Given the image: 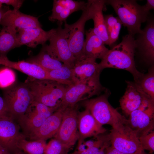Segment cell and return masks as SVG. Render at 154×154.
I'll return each instance as SVG.
<instances>
[{"instance_id": "cell-30", "label": "cell", "mask_w": 154, "mask_h": 154, "mask_svg": "<svg viewBox=\"0 0 154 154\" xmlns=\"http://www.w3.org/2000/svg\"><path fill=\"white\" fill-rule=\"evenodd\" d=\"M71 148L54 138L46 143L43 154H66Z\"/></svg>"}, {"instance_id": "cell-29", "label": "cell", "mask_w": 154, "mask_h": 154, "mask_svg": "<svg viewBox=\"0 0 154 154\" xmlns=\"http://www.w3.org/2000/svg\"><path fill=\"white\" fill-rule=\"evenodd\" d=\"M136 84L144 92L154 100V64L151 66L148 72L144 74L139 83Z\"/></svg>"}, {"instance_id": "cell-26", "label": "cell", "mask_w": 154, "mask_h": 154, "mask_svg": "<svg viewBox=\"0 0 154 154\" xmlns=\"http://www.w3.org/2000/svg\"><path fill=\"white\" fill-rule=\"evenodd\" d=\"M51 80L66 86H71L75 84L73 68L63 64L61 67L48 72Z\"/></svg>"}, {"instance_id": "cell-1", "label": "cell", "mask_w": 154, "mask_h": 154, "mask_svg": "<svg viewBox=\"0 0 154 154\" xmlns=\"http://www.w3.org/2000/svg\"><path fill=\"white\" fill-rule=\"evenodd\" d=\"M135 48L134 37L129 34L123 36L121 42L109 50L98 63L100 70L101 71L106 68L125 70L132 74L134 82L138 84L144 74L136 68Z\"/></svg>"}, {"instance_id": "cell-28", "label": "cell", "mask_w": 154, "mask_h": 154, "mask_svg": "<svg viewBox=\"0 0 154 154\" xmlns=\"http://www.w3.org/2000/svg\"><path fill=\"white\" fill-rule=\"evenodd\" d=\"M104 17L109 37L108 45L111 47L118 39L122 25L117 17H115L112 15Z\"/></svg>"}, {"instance_id": "cell-33", "label": "cell", "mask_w": 154, "mask_h": 154, "mask_svg": "<svg viewBox=\"0 0 154 154\" xmlns=\"http://www.w3.org/2000/svg\"><path fill=\"white\" fill-rule=\"evenodd\" d=\"M58 4L73 13L79 11H83L86 7L87 2L72 0H55Z\"/></svg>"}, {"instance_id": "cell-25", "label": "cell", "mask_w": 154, "mask_h": 154, "mask_svg": "<svg viewBox=\"0 0 154 154\" xmlns=\"http://www.w3.org/2000/svg\"><path fill=\"white\" fill-rule=\"evenodd\" d=\"M26 61L38 65L47 72L58 68L63 65L61 62L51 56L43 46L37 55Z\"/></svg>"}, {"instance_id": "cell-37", "label": "cell", "mask_w": 154, "mask_h": 154, "mask_svg": "<svg viewBox=\"0 0 154 154\" xmlns=\"http://www.w3.org/2000/svg\"><path fill=\"white\" fill-rule=\"evenodd\" d=\"M7 117H11L3 98L0 96V118Z\"/></svg>"}, {"instance_id": "cell-16", "label": "cell", "mask_w": 154, "mask_h": 154, "mask_svg": "<svg viewBox=\"0 0 154 154\" xmlns=\"http://www.w3.org/2000/svg\"><path fill=\"white\" fill-rule=\"evenodd\" d=\"M78 139L84 140L106 133L107 130L99 124L87 109L78 112Z\"/></svg>"}, {"instance_id": "cell-7", "label": "cell", "mask_w": 154, "mask_h": 154, "mask_svg": "<svg viewBox=\"0 0 154 154\" xmlns=\"http://www.w3.org/2000/svg\"><path fill=\"white\" fill-rule=\"evenodd\" d=\"M107 90L101 84L100 77L67 86L60 106H74L80 101L89 99L95 95H98Z\"/></svg>"}, {"instance_id": "cell-2", "label": "cell", "mask_w": 154, "mask_h": 154, "mask_svg": "<svg viewBox=\"0 0 154 154\" xmlns=\"http://www.w3.org/2000/svg\"><path fill=\"white\" fill-rule=\"evenodd\" d=\"M106 3L113 8L122 25L127 27L129 34L133 36L142 32V23L151 15L144 5L135 0H108Z\"/></svg>"}, {"instance_id": "cell-13", "label": "cell", "mask_w": 154, "mask_h": 154, "mask_svg": "<svg viewBox=\"0 0 154 154\" xmlns=\"http://www.w3.org/2000/svg\"><path fill=\"white\" fill-rule=\"evenodd\" d=\"M18 123L10 117L0 118V145L7 149L11 154L20 150L18 147L19 140L25 136L20 131Z\"/></svg>"}, {"instance_id": "cell-22", "label": "cell", "mask_w": 154, "mask_h": 154, "mask_svg": "<svg viewBox=\"0 0 154 154\" xmlns=\"http://www.w3.org/2000/svg\"><path fill=\"white\" fill-rule=\"evenodd\" d=\"M126 82L127 87L119 102L123 113L129 116L131 112L138 109L141 103V96L134 82Z\"/></svg>"}, {"instance_id": "cell-11", "label": "cell", "mask_w": 154, "mask_h": 154, "mask_svg": "<svg viewBox=\"0 0 154 154\" xmlns=\"http://www.w3.org/2000/svg\"><path fill=\"white\" fill-rule=\"evenodd\" d=\"M78 112L77 104L71 106L65 107L60 126L54 137L72 148L79 139L78 129Z\"/></svg>"}, {"instance_id": "cell-45", "label": "cell", "mask_w": 154, "mask_h": 154, "mask_svg": "<svg viewBox=\"0 0 154 154\" xmlns=\"http://www.w3.org/2000/svg\"><path fill=\"white\" fill-rule=\"evenodd\" d=\"M15 154H26L25 153H24V152L22 151H20L16 153Z\"/></svg>"}, {"instance_id": "cell-20", "label": "cell", "mask_w": 154, "mask_h": 154, "mask_svg": "<svg viewBox=\"0 0 154 154\" xmlns=\"http://www.w3.org/2000/svg\"><path fill=\"white\" fill-rule=\"evenodd\" d=\"M129 117L127 125L139 138L154 131V118L142 111L136 110L131 112Z\"/></svg>"}, {"instance_id": "cell-47", "label": "cell", "mask_w": 154, "mask_h": 154, "mask_svg": "<svg viewBox=\"0 0 154 154\" xmlns=\"http://www.w3.org/2000/svg\"><path fill=\"white\" fill-rule=\"evenodd\" d=\"M68 154V153H67V154Z\"/></svg>"}, {"instance_id": "cell-44", "label": "cell", "mask_w": 154, "mask_h": 154, "mask_svg": "<svg viewBox=\"0 0 154 154\" xmlns=\"http://www.w3.org/2000/svg\"><path fill=\"white\" fill-rule=\"evenodd\" d=\"M5 148L0 145V154H1V153Z\"/></svg>"}, {"instance_id": "cell-35", "label": "cell", "mask_w": 154, "mask_h": 154, "mask_svg": "<svg viewBox=\"0 0 154 154\" xmlns=\"http://www.w3.org/2000/svg\"><path fill=\"white\" fill-rule=\"evenodd\" d=\"M141 147L144 150L148 151L151 154L154 151V131L139 138Z\"/></svg>"}, {"instance_id": "cell-9", "label": "cell", "mask_w": 154, "mask_h": 154, "mask_svg": "<svg viewBox=\"0 0 154 154\" xmlns=\"http://www.w3.org/2000/svg\"><path fill=\"white\" fill-rule=\"evenodd\" d=\"M60 106L50 107L34 101L23 116L17 121L26 138L40 127Z\"/></svg>"}, {"instance_id": "cell-4", "label": "cell", "mask_w": 154, "mask_h": 154, "mask_svg": "<svg viewBox=\"0 0 154 154\" xmlns=\"http://www.w3.org/2000/svg\"><path fill=\"white\" fill-rule=\"evenodd\" d=\"M110 92L107 89L103 94L84 101L83 104L100 125L107 124L112 128L127 124V119L113 107L108 101Z\"/></svg>"}, {"instance_id": "cell-41", "label": "cell", "mask_w": 154, "mask_h": 154, "mask_svg": "<svg viewBox=\"0 0 154 154\" xmlns=\"http://www.w3.org/2000/svg\"><path fill=\"white\" fill-rule=\"evenodd\" d=\"M110 145V143H107L102 147L101 149L95 154H105L106 148L108 146Z\"/></svg>"}, {"instance_id": "cell-31", "label": "cell", "mask_w": 154, "mask_h": 154, "mask_svg": "<svg viewBox=\"0 0 154 154\" xmlns=\"http://www.w3.org/2000/svg\"><path fill=\"white\" fill-rule=\"evenodd\" d=\"M72 13L54 0L52 13L49 17V20L52 21H57L59 25L65 21L67 18Z\"/></svg>"}, {"instance_id": "cell-5", "label": "cell", "mask_w": 154, "mask_h": 154, "mask_svg": "<svg viewBox=\"0 0 154 154\" xmlns=\"http://www.w3.org/2000/svg\"><path fill=\"white\" fill-rule=\"evenodd\" d=\"M25 82L35 101L50 107L60 106L68 86L50 80H38L29 77Z\"/></svg>"}, {"instance_id": "cell-23", "label": "cell", "mask_w": 154, "mask_h": 154, "mask_svg": "<svg viewBox=\"0 0 154 154\" xmlns=\"http://www.w3.org/2000/svg\"><path fill=\"white\" fill-rule=\"evenodd\" d=\"M106 3L104 0H94V11L92 19L94 33L99 37L105 44L108 45L109 37L103 11Z\"/></svg>"}, {"instance_id": "cell-15", "label": "cell", "mask_w": 154, "mask_h": 154, "mask_svg": "<svg viewBox=\"0 0 154 154\" xmlns=\"http://www.w3.org/2000/svg\"><path fill=\"white\" fill-rule=\"evenodd\" d=\"M65 108L60 106L27 139H29L30 141L42 140L46 141L48 139L54 137L60 126Z\"/></svg>"}, {"instance_id": "cell-43", "label": "cell", "mask_w": 154, "mask_h": 154, "mask_svg": "<svg viewBox=\"0 0 154 154\" xmlns=\"http://www.w3.org/2000/svg\"><path fill=\"white\" fill-rule=\"evenodd\" d=\"M144 151V150H142L135 154H147L146 153H145Z\"/></svg>"}, {"instance_id": "cell-12", "label": "cell", "mask_w": 154, "mask_h": 154, "mask_svg": "<svg viewBox=\"0 0 154 154\" xmlns=\"http://www.w3.org/2000/svg\"><path fill=\"white\" fill-rule=\"evenodd\" d=\"M142 32L136 34L135 51L140 54L143 61L151 66L154 62V19L151 15Z\"/></svg>"}, {"instance_id": "cell-27", "label": "cell", "mask_w": 154, "mask_h": 154, "mask_svg": "<svg viewBox=\"0 0 154 154\" xmlns=\"http://www.w3.org/2000/svg\"><path fill=\"white\" fill-rule=\"evenodd\" d=\"M46 144L45 141L28 140L24 136L19 140L18 147L26 154H43Z\"/></svg>"}, {"instance_id": "cell-24", "label": "cell", "mask_w": 154, "mask_h": 154, "mask_svg": "<svg viewBox=\"0 0 154 154\" xmlns=\"http://www.w3.org/2000/svg\"><path fill=\"white\" fill-rule=\"evenodd\" d=\"M17 30L9 27H3L0 32V57H6L11 50L17 47Z\"/></svg>"}, {"instance_id": "cell-18", "label": "cell", "mask_w": 154, "mask_h": 154, "mask_svg": "<svg viewBox=\"0 0 154 154\" xmlns=\"http://www.w3.org/2000/svg\"><path fill=\"white\" fill-rule=\"evenodd\" d=\"M96 59L84 58L76 61L73 68L75 84L100 77L102 72Z\"/></svg>"}, {"instance_id": "cell-10", "label": "cell", "mask_w": 154, "mask_h": 154, "mask_svg": "<svg viewBox=\"0 0 154 154\" xmlns=\"http://www.w3.org/2000/svg\"><path fill=\"white\" fill-rule=\"evenodd\" d=\"M109 135L111 145L125 154H135L144 150L139 138L127 124L112 128Z\"/></svg>"}, {"instance_id": "cell-46", "label": "cell", "mask_w": 154, "mask_h": 154, "mask_svg": "<svg viewBox=\"0 0 154 154\" xmlns=\"http://www.w3.org/2000/svg\"><path fill=\"white\" fill-rule=\"evenodd\" d=\"M2 3L0 1V9L2 7Z\"/></svg>"}, {"instance_id": "cell-6", "label": "cell", "mask_w": 154, "mask_h": 154, "mask_svg": "<svg viewBox=\"0 0 154 154\" xmlns=\"http://www.w3.org/2000/svg\"><path fill=\"white\" fill-rule=\"evenodd\" d=\"M87 2L86 6L78 20L73 24L65 22L64 25L68 30L69 46L76 61L83 58L85 25L87 21L92 19L94 13V0H89Z\"/></svg>"}, {"instance_id": "cell-17", "label": "cell", "mask_w": 154, "mask_h": 154, "mask_svg": "<svg viewBox=\"0 0 154 154\" xmlns=\"http://www.w3.org/2000/svg\"><path fill=\"white\" fill-rule=\"evenodd\" d=\"M54 29L46 31L41 27L34 28L17 30V47L23 45L32 48L39 44L42 45L49 41Z\"/></svg>"}, {"instance_id": "cell-19", "label": "cell", "mask_w": 154, "mask_h": 154, "mask_svg": "<svg viewBox=\"0 0 154 154\" xmlns=\"http://www.w3.org/2000/svg\"><path fill=\"white\" fill-rule=\"evenodd\" d=\"M0 65L19 70L29 78L38 80H50L48 72L37 65L25 60L14 62L7 57H0Z\"/></svg>"}, {"instance_id": "cell-8", "label": "cell", "mask_w": 154, "mask_h": 154, "mask_svg": "<svg viewBox=\"0 0 154 154\" xmlns=\"http://www.w3.org/2000/svg\"><path fill=\"white\" fill-rule=\"evenodd\" d=\"M68 30L64 26V29L59 25L49 40V45H43L52 57L66 65L73 68L76 59L69 48L68 40Z\"/></svg>"}, {"instance_id": "cell-21", "label": "cell", "mask_w": 154, "mask_h": 154, "mask_svg": "<svg viewBox=\"0 0 154 154\" xmlns=\"http://www.w3.org/2000/svg\"><path fill=\"white\" fill-rule=\"evenodd\" d=\"M86 39L83 48V58L101 60L108 51L102 39L90 28L86 31Z\"/></svg>"}, {"instance_id": "cell-36", "label": "cell", "mask_w": 154, "mask_h": 154, "mask_svg": "<svg viewBox=\"0 0 154 154\" xmlns=\"http://www.w3.org/2000/svg\"><path fill=\"white\" fill-rule=\"evenodd\" d=\"M2 4L11 5L14 10H18L22 5L24 1L22 0H0Z\"/></svg>"}, {"instance_id": "cell-32", "label": "cell", "mask_w": 154, "mask_h": 154, "mask_svg": "<svg viewBox=\"0 0 154 154\" xmlns=\"http://www.w3.org/2000/svg\"><path fill=\"white\" fill-rule=\"evenodd\" d=\"M135 83L141 96V103L138 109L154 118V100L144 92L137 84Z\"/></svg>"}, {"instance_id": "cell-3", "label": "cell", "mask_w": 154, "mask_h": 154, "mask_svg": "<svg viewBox=\"0 0 154 154\" xmlns=\"http://www.w3.org/2000/svg\"><path fill=\"white\" fill-rule=\"evenodd\" d=\"M3 98L10 116L17 121L34 101L32 92L25 82H14L3 89Z\"/></svg>"}, {"instance_id": "cell-38", "label": "cell", "mask_w": 154, "mask_h": 154, "mask_svg": "<svg viewBox=\"0 0 154 154\" xmlns=\"http://www.w3.org/2000/svg\"><path fill=\"white\" fill-rule=\"evenodd\" d=\"M110 143L108 142L105 144L98 145L81 152H78L74 151L72 154H95L104 145Z\"/></svg>"}, {"instance_id": "cell-34", "label": "cell", "mask_w": 154, "mask_h": 154, "mask_svg": "<svg viewBox=\"0 0 154 154\" xmlns=\"http://www.w3.org/2000/svg\"><path fill=\"white\" fill-rule=\"evenodd\" d=\"M15 78L9 68L5 66L0 68V88L4 89L12 84Z\"/></svg>"}, {"instance_id": "cell-40", "label": "cell", "mask_w": 154, "mask_h": 154, "mask_svg": "<svg viewBox=\"0 0 154 154\" xmlns=\"http://www.w3.org/2000/svg\"><path fill=\"white\" fill-rule=\"evenodd\" d=\"M145 9L148 11L154 9V0H147L146 4L144 5Z\"/></svg>"}, {"instance_id": "cell-14", "label": "cell", "mask_w": 154, "mask_h": 154, "mask_svg": "<svg viewBox=\"0 0 154 154\" xmlns=\"http://www.w3.org/2000/svg\"><path fill=\"white\" fill-rule=\"evenodd\" d=\"M3 27H13L17 30L41 27L38 18L22 13L19 10L8 9L0 22Z\"/></svg>"}, {"instance_id": "cell-42", "label": "cell", "mask_w": 154, "mask_h": 154, "mask_svg": "<svg viewBox=\"0 0 154 154\" xmlns=\"http://www.w3.org/2000/svg\"><path fill=\"white\" fill-rule=\"evenodd\" d=\"M7 10L6 9L5 10L4 9H3L1 8L0 9V22L3 14Z\"/></svg>"}, {"instance_id": "cell-39", "label": "cell", "mask_w": 154, "mask_h": 154, "mask_svg": "<svg viewBox=\"0 0 154 154\" xmlns=\"http://www.w3.org/2000/svg\"><path fill=\"white\" fill-rule=\"evenodd\" d=\"M105 154H125L115 149L111 145L108 146L105 149Z\"/></svg>"}]
</instances>
